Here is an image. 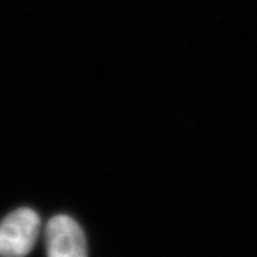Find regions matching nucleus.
<instances>
[{"label":"nucleus","instance_id":"nucleus-2","mask_svg":"<svg viewBox=\"0 0 257 257\" xmlns=\"http://www.w3.org/2000/svg\"><path fill=\"white\" fill-rule=\"evenodd\" d=\"M45 244L50 257H84L88 254L87 239L80 224L70 215L59 214L45 227Z\"/></svg>","mask_w":257,"mask_h":257},{"label":"nucleus","instance_id":"nucleus-1","mask_svg":"<svg viewBox=\"0 0 257 257\" xmlns=\"http://www.w3.org/2000/svg\"><path fill=\"white\" fill-rule=\"evenodd\" d=\"M41 231V218L31 207L15 210L0 223V256H27L34 248Z\"/></svg>","mask_w":257,"mask_h":257}]
</instances>
